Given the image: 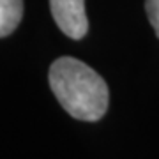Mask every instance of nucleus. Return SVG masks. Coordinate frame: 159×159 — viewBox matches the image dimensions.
<instances>
[{
	"label": "nucleus",
	"instance_id": "obj_1",
	"mask_svg": "<svg viewBox=\"0 0 159 159\" xmlns=\"http://www.w3.org/2000/svg\"><path fill=\"white\" fill-rule=\"evenodd\" d=\"M48 81L55 97L73 119L96 122L108 110V85L92 67L73 57L51 64Z\"/></svg>",
	"mask_w": 159,
	"mask_h": 159
},
{
	"label": "nucleus",
	"instance_id": "obj_2",
	"mask_svg": "<svg viewBox=\"0 0 159 159\" xmlns=\"http://www.w3.org/2000/svg\"><path fill=\"white\" fill-rule=\"evenodd\" d=\"M57 27L71 39H83L89 32L85 0H50Z\"/></svg>",
	"mask_w": 159,
	"mask_h": 159
},
{
	"label": "nucleus",
	"instance_id": "obj_4",
	"mask_svg": "<svg viewBox=\"0 0 159 159\" xmlns=\"http://www.w3.org/2000/svg\"><path fill=\"white\" fill-rule=\"evenodd\" d=\"M145 9L150 25L154 27V32L159 37V0H145Z\"/></svg>",
	"mask_w": 159,
	"mask_h": 159
},
{
	"label": "nucleus",
	"instance_id": "obj_3",
	"mask_svg": "<svg viewBox=\"0 0 159 159\" xmlns=\"http://www.w3.org/2000/svg\"><path fill=\"white\" fill-rule=\"evenodd\" d=\"M23 18V0H0V37L12 34Z\"/></svg>",
	"mask_w": 159,
	"mask_h": 159
}]
</instances>
